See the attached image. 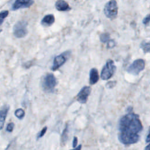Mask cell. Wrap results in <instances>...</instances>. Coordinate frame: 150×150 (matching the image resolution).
<instances>
[{"label": "cell", "mask_w": 150, "mask_h": 150, "mask_svg": "<svg viewBox=\"0 0 150 150\" xmlns=\"http://www.w3.org/2000/svg\"><path fill=\"white\" fill-rule=\"evenodd\" d=\"M55 7L59 11H69L71 10L68 3L64 0H58L55 3Z\"/></svg>", "instance_id": "obj_11"}, {"label": "cell", "mask_w": 150, "mask_h": 150, "mask_svg": "<svg viewBox=\"0 0 150 150\" xmlns=\"http://www.w3.org/2000/svg\"><path fill=\"white\" fill-rule=\"evenodd\" d=\"M99 80L98 71L96 68H92L90 71V84L93 85L97 83Z\"/></svg>", "instance_id": "obj_13"}, {"label": "cell", "mask_w": 150, "mask_h": 150, "mask_svg": "<svg viewBox=\"0 0 150 150\" xmlns=\"http://www.w3.org/2000/svg\"><path fill=\"white\" fill-rule=\"evenodd\" d=\"M57 81L55 76L52 73H48L43 79L42 88L46 93H52L56 86Z\"/></svg>", "instance_id": "obj_2"}, {"label": "cell", "mask_w": 150, "mask_h": 150, "mask_svg": "<svg viewBox=\"0 0 150 150\" xmlns=\"http://www.w3.org/2000/svg\"><path fill=\"white\" fill-rule=\"evenodd\" d=\"M77 142H78V140L77 138L76 137H75L73 138V148H75L77 147Z\"/></svg>", "instance_id": "obj_24"}, {"label": "cell", "mask_w": 150, "mask_h": 150, "mask_svg": "<svg viewBox=\"0 0 150 150\" xmlns=\"http://www.w3.org/2000/svg\"><path fill=\"white\" fill-rule=\"evenodd\" d=\"M116 70V66L113 60L109 59L103 67L101 72V78L102 80H107L111 79Z\"/></svg>", "instance_id": "obj_3"}, {"label": "cell", "mask_w": 150, "mask_h": 150, "mask_svg": "<svg viewBox=\"0 0 150 150\" xmlns=\"http://www.w3.org/2000/svg\"><path fill=\"white\" fill-rule=\"evenodd\" d=\"M107 43V48L108 49H112L116 45L115 42L113 39H110Z\"/></svg>", "instance_id": "obj_20"}, {"label": "cell", "mask_w": 150, "mask_h": 150, "mask_svg": "<svg viewBox=\"0 0 150 150\" xmlns=\"http://www.w3.org/2000/svg\"><path fill=\"white\" fill-rule=\"evenodd\" d=\"M55 19L53 14H48L45 15L41 21V24L45 27L51 26L55 22Z\"/></svg>", "instance_id": "obj_12"}, {"label": "cell", "mask_w": 150, "mask_h": 150, "mask_svg": "<svg viewBox=\"0 0 150 150\" xmlns=\"http://www.w3.org/2000/svg\"><path fill=\"white\" fill-rule=\"evenodd\" d=\"M145 69V61L142 59H138L134 61L127 69V72L133 75H138Z\"/></svg>", "instance_id": "obj_7"}, {"label": "cell", "mask_w": 150, "mask_h": 150, "mask_svg": "<svg viewBox=\"0 0 150 150\" xmlns=\"http://www.w3.org/2000/svg\"><path fill=\"white\" fill-rule=\"evenodd\" d=\"M150 22V14H148L142 20V23L145 26H148Z\"/></svg>", "instance_id": "obj_22"}, {"label": "cell", "mask_w": 150, "mask_h": 150, "mask_svg": "<svg viewBox=\"0 0 150 150\" xmlns=\"http://www.w3.org/2000/svg\"><path fill=\"white\" fill-rule=\"evenodd\" d=\"M104 13L107 18L113 20L117 18L118 15V6L115 0H110L105 5Z\"/></svg>", "instance_id": "obj_4"}, {"label": "cell", "mask_w": 150, "mask_h": 150, "mask_svg": "<svg viewBox=\"0 0 150 150\" xmlns=\"http://www.w3.org/2000/svg\"><path fill=\"white\" fill-rule=\"evenodd\" d=\"M25 111L22 109H18L15 111V115L19 119H22L25 116Z\"/></svg>", "instance_id": "obj_17"}, {"label": "cell", "mask_w": 150, "mask_h": 150, "mask_svg": "<svg viewBox=\"0 0 150 150\" xmlns=\"http://www.w3.org/2000/svg\"><path fill=\"white\" fill-rule=\"evenodd\" d=\"M27 22L25 21H20L15 24L14 26L13 32L14 35L17 38H22L28 34Z\"/></svg>", "instance_id": "obj_6"}, {"label": "cell", "mask_w": 150, "mask_h": 150, "mask_svg": "<svg viewBox=\"0 0 150 150\" xmlns=\"http://www.w3.org/2000/svg\"><path fill=\"white\" fill-rule=\"evenodd\" d=\"M116 83H117L116 81H113V80L109 81L106 83V87L107 88H112L116 85Z\"/></svg>", "instance_id": "obj_21"}, {"label": "cell", "mask_w": 150, "mask_h": 150, "mask_svg": "<svg viewBox=\"0 0 150 150\" xmlns=\"http://www.w3.org/2000/svg\"><path fill=\"white\" fill-rule=\"evenodd\" d=\"M47 130H48V127H47L46 126L44 127L41 130V131L39 133V134L37 135V139H39V138H42V137L45 134V133H46Z\"/></svg>", "instance_id": "obj_19"}, {"label": "cell", "mask_w": 150, "mask_h": 150, "mask_svg": "<svg viewBox=\"0 0 150 150\" xmlns=\"http://www.w3.org/2000/svg\"><path fill=\"white\" fill-rule=\"evenodd\" d=\"M110 34L109 33H103L100 36V40L103 43H107L110 40Z\"/></svg>", "instance_id": "obj_16"}, {"label": "cell", "mask_w": 150, "mask_h": 150, "mask_svg": "<svg viewBox=\"0 0 150 150\" xmlns=\"http://www.w3.org/2000/svg\"><path fill=\"white\" fill-rule=\"evenodd\" d=\"M9 12L8 11H2L0 14V21H1V25L3 24V21L6 18L8 15Z\"/></svg>", "instance_id": "obj_18"}, {"label": "cell", "mask_w": 150, "mask_h": 150, "mask_svg": "<svg viewBox=\"0 0 150 150\" xmlns=\"http://www.w3.org/2000/svg\"><path fill=\"white\" fill-rule=\"evenodd\" d=\"M71 54V52L69 50L65 51L62 53L56 56L53 60V63L52 67V70L53 71H56L59 69L62 66H63L67 61Z\"/></svg>", "instance_id": "obj_5"}, {"label": "cell", "mask_w": 150, "mask_h": 150, "mask_svg": "<svg viewBox=\"0 0 150 150\" xmlns=\"http://www.w3.org/2000/svg\"><path fill=\"white\" fill-rule=\"evenodd\" d=\"M143 129L139 115L129 113L123 116L118 123V140L124 145L137 143L140 138L139 133Z\"/></svg>", "instance_id": "obj_1"}, {"label": "cell", "mask_w": 150, "mask_h": 150, "mask_svg": "<svg viewBox=\"0 0 150 150\" xmlns=\"http://www.w3.org/2000/svg\"><path fill=\"white\" fill-rule=\"evenodd\" d=\"M68 133H69V126L68 124H66V127L65 128L64 130L62 132V135H61V145L62 146L65 145V144L67 142V141L68 140Z\"/></svg>", "instance_id": "obj_14"}, {"label": "cell", "mask_w": 150, "mask_h": 150, "mask_svg": "<svg viewBox=\"0 0 150 150\" xmlns=\"http://www.w3.org/2000/svg\"><path fill=\"white\" fill-rule=\"evenodd\" d=\"M133 110V108L131 107H128V109H127V111L129 113H131V111Z\"/></svg>", "instance_id": "obj_26"}, {"label": "cell", "mask_w": 150, "mask_h": 150, "mask_svg": "<svg viewBox=\"0 0 150 150\" xmlns=\"http://www.w3.org/2000/svg\"><path fill=\"white\" fill-rule=\"evenodd\" d=\"M10 109V106L8 104H4L1 107V111H0V129H1V130H2L4 127V123Z\"/></svg>", "instance_id": "obj_10"}, {"label": "cell", "mask_w": 150, "mask_h": 150, "mask_svg": "<svg viewBox=\"0 0 150 150\" xmlns=\"http://www.w3.org/2000/svg\"><path fill=\"white\" fill-rule=\"evenodd\" d=\"M145 142L147 143L150 142V127H149V133L147 135V136L146 137V139H145Z\"/></svg>", "instance_id": "obj_25"}, {"label": "cell", "mask_w": 150, "mask_h": 150, "mask_svg": "<svg viewBox=\"0 0 150 150\" xmlns=\"http://www.w3.org/2000/svg\"><path fill=\"white\" fill-rule=\"evenodd\" d=\"M14 124L13 123H10V124H8L7 125V129H6V130L8 131V132H12L14 130Z\"/></svg>", "instance_id": "obj_23"}, {"label": "cell", "mask_w": 150, "mask_h": 150, "mask_svg": "<svg viewBox=\"0 0 150 150\" xmlns=\"http://www.w3.org/2000/svg\"><path fill=\"white\" fill-rule=\"evenodd\" d=\"M140 48L145 53H150V42L142 41L140 44Z\"/></svg>", "instance_id": "obj_15"}, {"label": "cell", "mask_w": 150, "mask_h": 150, "mask_svg": "<svg viewBox=\"0 0 150 150\" xmlns=\"http://www.w3.org/2000/svg\"><path fill=\"white\" fill-rule=\"evenodd\" d=\"M34 3V0H15L13 3L11 10L17 11L22 8H28Z\"/></svg>", "instance_id": "obj_9"}, {"label": "cell", "mask_w": 150, "mask_h": 150, "mask_svg": "<svg viewBox=\"0 0 150 150\" xmlns=\"http://www.w3.org/2000/svg\"><path fill=\"white\" fill-rule=\"evenodd\" d=\"M145 149H148V150H150V144L147 146L145 148Z\"/></svg>", "instance_id": "obj_27"}, {"label": "cell", "mask_w": 150, "mask_h": 150, "mask_svg": "<svg viewBox=\"0 0 150 150\" xmlns=\"http://www.w3.org/2000/svg\"><path fill=\"white\" fill-rule=\"evenodd\" d=\"M81 148H82V145H80L77 147L75 148V149H80Z\"/></svg>", "instance_id": "obj_28"}, {"label": "cell", "mask_w": 150, "mask_h": 150, "mask_svg": "<svg viewBox=\"0 0 150 150\" xmlns=\"http://www.w3.org/2000/svg\"><path fill=\"white\" fill-rule=\"evenodd\" d=\"M92 88L89 86H84L76 96V100L81 104H85L88 99V96L91 93Z\"/></svg>", "instance_id": "obj_8"}]
</instances>
